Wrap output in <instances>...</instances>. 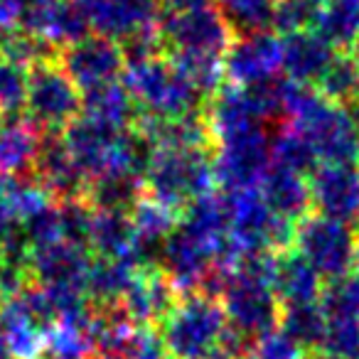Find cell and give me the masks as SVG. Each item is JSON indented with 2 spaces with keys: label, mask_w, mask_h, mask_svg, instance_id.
<instances>
[{
  "label": "cell",
  "mask_w": 359,
  "mask_h": 359,
  "mask_svg": "<svg viewBox=\"0 0 359 359\" xmlns=\"http://www.w3.org/2000/svg\"><path fill=\"white\" fill-rule=\"evenodd\" d=\"M160 327V342L170 359H210L217 354L229 320L215 293H185Z\"/></svg>",
  "instance_id": "obj_1"
},
{
  "label": "cell",
  "mask_w": 359,
  "mask_h": 359,
  "mask_svg": "<svg viewBox=\"0 0 359 359\" xmlns=\"http://www.w3.org/2000/svg\"><path fill=\"white\" fill-rule=\"evenodd\" d=\"M215 182V153L210 148L153 150L143 175L145 192L180 215L210 195Z\"/></svg>",
  "instance_id": "obj_2"
},
{
  "label": "cell",
  "mask_w": 359,
  "mask_h": 359,
  "mask_svg": "<svg viewBox=\"0 0 359 359\" xmlns=\"http://www.w3.org/2000/svg\"><path fill=\"white\" fill-rule=\"evenodd\" d=\"M123 84L130 91L140 114L158 118H180L207 111V96L192 86L168 55L153 57L123 69Z\"/></svg>",
  "instance_id": "obj_3"
},
{
  "label": "cell",
  "mask_w": 359,
  "mask_h": 359,
  "mask_svg": "<svg viewBox=\"0 0 359 359\" xmlns=\"http://www.w3.org/2000/svg\"><path fill=\"white\" fill-rule=\"evenodd\" d=\"M357 234L349 224L323 215H308L295 224L293 246L323 280H337L354 271Z\"/></svg>",
  "instance_id": "obj_4"
},
{
  "label": "cell",
  "mask_w": 359,
  "mask_h": 359,
  "mask_svg": "<svg viewBox=\"0 0 359 359\" xmlns=\"http://www.w3.org/2000/svg\"><path fill=\"white\" fill-rule=\"evenodd\" d=\"M158 35L165 55L192 52V55L224 57L234 42V30L224 20L217 3L187 8V11H163L158 20Z\"/></svg>",
  "instance_id": "obj_5"
},
{
  "label": "cell",
  "mask_w": 359,
  "mask_h": 359,
  "mask_svg": "<svg viewBox=\"0 0 359 359\" xmlns=\"http://www.w3.org/2000/svg\"><path fill=\"white\" fill-rule=\"evenodd\" d=\"M271 135L266 126H251L215 138V180L226 195L259 190L271 168Z\"/></svg>",
  "instance_id": "obj_6"
},
{
  "label": "cell",
  "mask_w": 359,
  "mask_h": 359,
  "mask_svg": "<svg viewBox=\"0 0 359 359\" xmlns=\"http://www.w3.org/2000/svg\"><path fill=\"white\" fill-rule=\"evenodd\" d=\"M226 200L231 217V244L241 256L290 249L295 224L273 215L259 190L231 192Z\"/></svg>",
  "instance_id": "obj_7"
},
{
  "label": "cell",
  "mask_w": 359,
  "mask_h": 359,
  "mask_svg": "<svg viewBox=\"0 0 359 359\" xmlns=\"http://www.w3.org/2000/svg\"><path fill=\"white\" fill-rule=\"evenodd\" d=\"M81 114V91L57 62L27 72L25 116L42 133H62Z\"/></svg>",
  "instance_id": "obj_8"
},
{
  "label": "cell",
  "mask_w": 359,
  "mask_h": 359,
  "mask_svg": "<svg viewBox=\"0 0 359 359\" xmlns=\"http://www.w3.org/2000/svg\"><path fill=\"white\" fill-rule=\"evenodd\" d=\"M57 65L74 81V86L81 94L96 89V86L111 84L126 69L123 52H121L118 42L96 35V32L60 50Z\"/></svg>",
  "instance_id": "obj_9"
},
{
  "label": "cell",
  "mask_w": 359,
  "mask_h": 359,
  "mask_svg": "<svg viewBox=\"0 0 359 359\" xmlns=\"http://www.w3.org/2000/svg\"><path fill=\"white\" fill-rule=\"evenodd\" d=\"M84 11L91 30L114 42H126L138 32L158 27L160 0H74Z\"/></svg>",
  "instance_id": "obj_10"
},
{
  "label": "cell",
  "mask_w": 359,
  "mask_h": 359,
  "mask_svg": "<svg viewBox=\"0 0 359 359\" xmlns=\"http://www.w3.org/2000/svg\"><path fill=\"white\" fill-rule=\"evenodd\" d=\"M310 197L318 215L359 224V165L323 163L310 172Z\"/></svg>",
  "instance_id": "obj_11"
},
{
  "label": "cell",
  "mask_w": 359,
  "mask_h": 359,
  "mask_svg": "<svg viewBox=\"0 0 359 359\" xmlns=\"http://www.w3.org/2000/svg\"><path fill=\"white\" fill-rule=\"evenodd\" d=\"M158 269L163 271L165 278L172 283L177 293H197V290H207L212 276H215V254L205 244H200L195 236L177 226L165 239Z\"/></svg>",
  "instance_id": "obj_12"
},
{
  "label": "cell",
  "mask_w": 359,
  "mask_h": 359,
  "mask_svg": "<svg viewBox=\"0 0 359 359\" xmlns=\"http://www.w3.org/2000/svg\"><path fill=\"white\" fill-rule=\"evenodd\" d=\"M280 72V40L276 35L254 32L236 35L224 55V74L234 86H254L276 79Z\"/></svg>",
  "instance_id": "obj_13"
},
{
  "label": "cell",
  "mask_w": 359,
  "mask_h": 359,
  "mask_svg": "<svg viewBox=\"0 0 359 359\" xmlns=\"http://www.w3.org/2000/svg\"><path fill=\"white\" fill-rule=\"evenodd\" d=\"M32 172H35V180L45 187V192L55 202L86 200L89 177L74 163V158L69 155L60 133L42 135V145Z\"/></svg>",
  "instance_id": "obj_14"
},
{
  "label": "cell",
  "mask_w": 359,
  "mask_h": 359,
  "mask_svg": "<svg viewBox=\"0 0 359 359\" xmlns=\"http://www.w3.org/2000/svg\"><path fill=\"white\" fill-rule=\"evenodd\" d=\"M121 135H123V130L106 128V126L96 123L81 114L62 130V140H65L67 150L81 168V172L89 177V182L111 172Z\"/></svg>",
  "instance_id": "obj_15"
},
{
  "label": "cell",
  "mask_w": 359,
  "mask_h": 359,
  "mask_svg": "<svg viewBox=\"0 0 359 359\" xmlns=\"http://www.w3.org/2000/svg\"><path fill=\"white\" fill-rule=\"evenodd\" d=\"M91 261L94 259L86 246L57 241V244L30 251L27 271L32 283L45 288H84Z\"/></svg>",
  "instance_id": "obj_16"
},
{
  "label": "cell",
  "mask_w": 359,
  "mask_h": 359,
  "mask_svg": "<svg viewBox=\"0 0 359 359\" xmlns=\"http://www.w3.org/2000/svg\"><path fill=\"white\" fill-rule=\"evenodd\" d=\"M20 27L40 35L57 50L74 45L89 35L91 25L74 0H45L20 15Z\"/></svg>",
  "instance_id": "obj_17"
},
{
  "label": "cell",
  "mask_w": 359,
  "mask_h": 359,
  "mask_svg": "<svg viewBox=\"0 0 359 359\" xmlns=\"http://www.w3.org/2000/svg\"><path fill=\"white\" fill-rule=\"evenodd\" d=\"M0 334L6 339L11 359H45L47 325L32 308L25 288L0 303Z\"/></svg>",
  "instance_id": "obj_18"
},
{
  "label": "cell",
  "mask_w": 359,
  "mask_h": 359,
  "mask_svg": "<svg viewBox=\"0 0 359 359\" xmlns=\"http://www.w3.org/2000/svg\"><path fill=\"white\" fill-rule=\"evenodd\" d=\"M175 303H177V290L155 266V269H140L135 273L118 308L135 327H150V325L163 323V318L172 310Z\"/></svg>",
  "instance_id": "obj_19"
},
{
  "label": "cell",
  "mask_w": 359,
  "mask_h": 359,
  "mask_svg": "<svg viewBox=\"0 0 359 359\" xmlns=\"http://www.w3.org/2000/svg\"><path fill=\"white\" fill-rule=\"evenodd\" d=\"M42 130L25 114H0V175L25 177L35 170Z\"/></svg>",
  "instance_id": "obj_20"
},
{
  "label": "cell",
  "mask_w": 359,
  "mask_h": 359,
  "mask_svg": "<svg viewBox=\"0 0 359 359\" xmlns=\"http://www.w3.org/2000/svg\"><path fill=\"white\" fill-rule=\"evenodd\" d=\"M332 57L334 50L315 30L293 32L280 40V72L295 84H318Z\"/></svg>",
  "instance_id": "obj_21"
},
{
  "label": "cell",
  "mask_w": 359,
  "mask_h": 359,
  "mask_svg": "<svg viewBox=\"0 0 359 359\" xmlns=\"http://www.w3.org/2000/svg\"><path fill=\"white\" fill-rule=\"evenodd\" d=\"M259 192L273 215H278L285 222H293V224L308 217L310 207H313L310 180L288 168H278V165H271L266 170L259 182Z\"/></svg>",
  "instance_id": "obj_22"
},
{
  "label": "cell",
  "mask_w": 359,
  "mask_h": 359,
  "mask_svg": "<svg viewBox=\"0 0 359 359\" xmlns=\"http://www.w3.org/2000/svg\"><path fill=\"white\" fill-rule=\"evenodd\" d=\"M89 251H94L101 259L128 261L138 269H145L128 212L94 210V219H91L89 229Z\"/></svg>",
  "instance_id": "obj_23"
},
{
  "label": "cell",
  "mask_w": 359,
  "mask_h": 359,
  "mask_svg": "<svg viewBox=\"0 0 359 359\" xmlns=\"http://www.w3.org/2000/svg\"><path fill=\"white\" fill-rule=\"evenodd\" d=\"M323 278L320 273L298 254L295 249L276 251L273 264V293L278 295L280 305H305L320 303L323 295Z\"/></svg>",
  "instance_id": "obj_24"
},
{
  "label": "cell",
  "mask_w": 359,
  "mask_h": 359,
  "mask_svg": "<svg viewBox=\"0 0 359 359\" xmlns=\"http://www.w3.org/2000/svg\"><path fill=\"white\" fill-rule=\"evenodd\" d=\"M130 224H133L135 239L140 246V256H143L145 269H155L160 261V251L163 244L175 229H177L180 212L170 210L168 205L153 200L150 195H143L135 207L128 212Z\"/></svg>",
  "instance_id": "obj_25"
},
{
  "label": "cell",
  "mask_w": 359,
  "mask_h": 359,
  "mask_svg": "<svg viewBox=\"0 0 359 359\" xmlns=\"http://www.w3.org/2000/svg\"><path fill=\"white\" fill-rule=\"evenodd\" d=\"M81 116L106 126V128L128 130L130 126H135L140 111L126 84L111 81V84L96 86V89L81 94Z\"/></svg>",
  "instance_id": "obj_26"
},
{
  "label": "cell",
  "mask_w": 359,
  "mask_h": 359,
  "mask_svg": "<svg viewBox=\"0 0 359 359\" xmlns=\"http://www.w3.org/2000/svg\"><path fill=\"white\" fill-rule=\"evenodd\" d=\"M138 266L128 264V261L118 259H101L96 256L91 261L89 276H86V298L94 305V310L99 308H114L121 303V298L126 295L128 285L133 283Z\"/></svg>",
  "instance_id": "obj_27"
},
{
  "label": "cell",
  "mask_w": 359,
  "mask_h": 359,
  "mask_svg": "<svg viewBox=\"0 0 359 359\" xmlns=\"http://www.w3.org/2000/svg\"><path fill=\"white\" fill-rule=\"evenodd\" d=\"M145 195V185L140 177H130V175H101V177L91 180L89 192H86V202L94 210L104 212H130L135 202Z\"/></svg>",
  "instance_id": "obj_28"
},
{
  "label": "cell",
  "mask_w": 359,
  "mask_h": 359,
  "mask_svg": "<svg viewBox=\"0 0 359 359\" xmlns=\"http://www.w3.org/2000/svg\"><path fill=\"white\" fill-rule=\"evenodd\" d=\"M315 32L330 47H349L359 42V0H327L320 8Z\"/></svg>",
  "instance_id": "obj_29"
},
{
  "label": "cell",
  "mask_w": 359,
  "mask_h": 359,
  "mask_svg": "<svg viewBox=\"0 0 359 359\" xmlns=\"http://www.w3.org/2000/svg\"><path fill=\"white\" fill-rule=\"evenodd\" d=\"M91 320L50 325L45 334V359H94Z\"/></svg>",
  "instance_id": "obj_30"
},
{
  "label": "cell",
  "mask_w": 359,
  "mask_h": 359,
  "mask_svg": "<svg viewBox=\"0 0 359 359\" xmlns=\"http://www.w3.org/2000/svg\"><path fill=\"white\" fill-rule=\"evenodd\" d=\"M318 91L327 101L349 106L359 101V60L357 55H334L318 79Z\"/></svg>",
  "instance_id": "obj_31"
},
{
  "label": "cell",
  "mask_w": 359,
  "mask_h": 359,
  "mask_svg": "<svg viewBox=\"0 0 359 359\" xmlns=\"http://www.w3.org/2000/svg\"><path fill=\"white\" fill-rule=\"evenodd\" d=\"M278 327L288 332L303 349L318 352L320 342L325 337L327 318H325L320 303H305V305H288L280 310Z\"/></svg>",
  "instance_id": "obj_32"
},
{
  "label": "cell",
  "mask_w": 359,
  "mask_h": 359,
  "mask_svg": "<svg viewBox=\"0 0 359 359\" xmlns=\"http://www.w3.org/2000/svg\"><path fill=\"white\" fill-rule=\"evenodd\" d=\"M168 60L177 67V72L202 91L207 99L224 86V57L217 55H192V52H172Z\"/></svg>",
  "instance_id": "obj_33"
},
{
  "label": "cell",
  "mask_w": 359,
  "mask_h": 359,
  "mask_svg": "<svg viewBox=\"0 0 359 359\" xmlns=\"http://www.w3.org/2000/svg\"><path fill=\"white\" fill-rule=\"evenodd\" d=\"M224 20L236 35L266 32L273 20L276 0H215Z\"/></svg>",
  "instance_id": "obj_34"
},
{
  "label": "cell",
  "mask_w": 359,
  "mask_h": 359,
  "mask_svg": "<svg viewBox=\"0 0 359 359\" xmlns=\"http://www.w3.org/2000/svg\"><path fill=\"white\" fill-rule=\"evenodd\" d=\"M271 165L288 168L293 172L310 175L318 168V155L308 145V140L293 128H283L271 140Z\"/></svg>",
  "instance_id": "obj_35"
},
{
  "label": "cell",
  "mask_w": 359,
  "mask_h": 359,
  "mask_svg": "<svg viewBox=\"0 0 359 359\" xmlns=\"http://www.w3.org/2000/svg\"><path fill=\"white\" fill-rule=\"evenodd\" d=\"M320 308L327 320H359V276L330 280L320 295Z\"/></svg>",
  "instance_id": "obj_36"
},
{
  "label": "cell",
  "mask_w": 359,
  "mask_h": 359,
  "mask_svg": "<svg viewBox=\"0 0 359 359\" xmlns=\"http://www.w3.org/2000/svg\"><path fill=\"white\" fill-rule=\"evenodd\" d=\"M320 359H359V320H327Z\"/></svg>",
  "instance_id": "obj_37"
},
{
  "label": "cell",
  "mask_w": 359,
  "mask_h": 359,
  "mask_svg": "<svg viewBox=\"0 0 359 359\" xmlns=\"http://www.w3.org/2000/svg\"><path fill=\"white\" fill-rule=\"evenodd\" d=\"M318 15H320V6H315L310 0H276L271 27L278 30L280 35L315 30Z\"/></svg>",
  "instance_id": "obj_38"
},
{
  "label": "cell",
  "mask_w": 359,
  "mask_h": 359,
  "mask_svg": "<svg viewBox=\"0 0 359 359\" xmlns=\"http://www.w3.org/2000/svg\"><path fill=\"white\" fill-rule=\"evenodd\" d=\"M27 96V69L0 60V114H20Z\"/></svg>",
  "instance_id": "obj_39"
},
{
  "label": "cell",
  "mask_w": 359,
  "mask_h": 359,
  "mask_svg": "<svg viewBox=\"0 0 359 359\" xmlns=\"http://www.w3.org/2000/svg\"><path fill=\"white\" fill-rule=\"evenodd\" d=\"M251 357L254 359H303V347H300L288 332H283L280 327H273L254 339Z\"/></svg>",
  "instance_id": "obj_40"
},
{
  "label": "cell",
  "mask_w": 359,
  "mask_h": 359,
  "mask_svg": "<svg viewBox=\"0 0 359 359\" xmlns=\"http://www.w3.org/2000/svg\"><path fill=\"white\" fill-rule=\"evenodd\" d=\"M130 359H170L163 349V342L160 337L153 332L150 327H140L138 342H135V349L130 354Z\"/></svg>",
  "instance_id": "obj_41"
},
{
  "label": "cell",
  "mask_w": 359,
  "mask_h": 359,
  "mask_svg": "<svg viewBox=\"0 0 359 359\" xmlns=\"http://www.w3.org/2000/svg\"><path fill=\"white\" fill-rule=\"evenodd\" d=\"M18 219H15V215L11 212V207H8V202H6V197L0 195V246L6 244L8 239H11L13 234L18 231Z\"/></svg>",
  "instance_id": "obj_42"
},
{
  "label": "cell",
  "mask_w": 359,
  "mask_h": 359,
  "mask_svg": "<svg viewBox=\"0 0 359 359\" xmlns=\"http://www.w3.org/2000/svg\"><path fill=\"white\" fill-rule=\"evenodd\" d=\"M20 25V13L11 0H0V30Z\"/></svg>",
  "instance_id": "obj_43"
},
{
  "label": "cell",
  "mask_w": 359,
  "mask_h": 359,
  "mask_svg": "<svg viewBox=\"0 0 359 359\" xmlns=\"http://www.w3.org/2000/svg\"><path fill=\"white\" fill-rule=\"evenodd\" d=\"M205 3H212V0H160L165 11H187V8L205 6Z\"/></svg>",
  "instance_id": "obj_44"
},
{
  "label": "cell",
  "mask_w": 359,
  "mask_h": 359,
  "mask_svg": "<svg viewBox=\"0 0 359 359\" xmlns=\"http://www.w3.org/2000/svg\"><path fill=\"white\" fill-rule=\"evenodd\" d=\"M13 6L18 8V13H25V11H30V8H35V6H40V3H45V0H11Z\"/></svg>",
  "instance_id": "obj_45"
},
{
  "label": "cell",
  "mask_w": 359,
  "mask_h": 359,
  "mask_svg": "<svg viewBox=\"0 0 359 359\" xmlns=\"http://www.w3.org/2000/svg\"><path fill=\"white\" fill-rule=\"evenodd\" d=\"M0 359H11V352H8V344L3 339V334H0Z\"/></svg>",
  "instance_id": "obj_46"
},
{
  "label": "cell",
  "mask_w": 359,
  "mask_h": 359,
  "mask_svg": "<svg viewBox=\"0 0 359 359\" xmlns=\"http://www.w3.org/2000/svg\"><path fill=\"white\" fill-rule=\"evenodd\" d=\"M310 3H315V6H320V8H323L325 3H327V0H310Z\"/></svg>",
  "instance_id": "obj_47"
},
{
  "label": "cell",
  "mask_w": 359,
  "mask_h": 359,
  "mask_svg": "<svg viewBox=\"0 0 359 359\" xmlns=\"http://www.w3.org/2000/svg\"><path fill=\"white\" fill-rule=\"evenodd\" d=\"M246 359H254V357H246Z\"/></svg>",
  "instance_id": "obj_48"
},
{
  "label": "cell",
  "mask_w": 359,
  "mask_h": 359,
  "mask_svg": "<svg viewBox=\"0 0 359 359\" xmlns=\"http://www.w3.org/2000/svg\"><path fill=\"white\" fill-rule=\"evenodd\" d=\"M315 359H320V357H315Z\"/></svg>",
  "instance_id": "obj_49"
},
{
  "label": "cell",
  "mask_w": 359,
  "mask_h": 359,
  "mask_svg": "<svg viewBox=\"0 0 359 359\" xmlns=\"http://www.w3.org/2000/svg\"><path fill=\"white\" fill-rule=\"evenodd\" d=\"M210 359H215V357H210Z\"/></svg>",
  "instance_id": "obj_50"
}]
</instances>
